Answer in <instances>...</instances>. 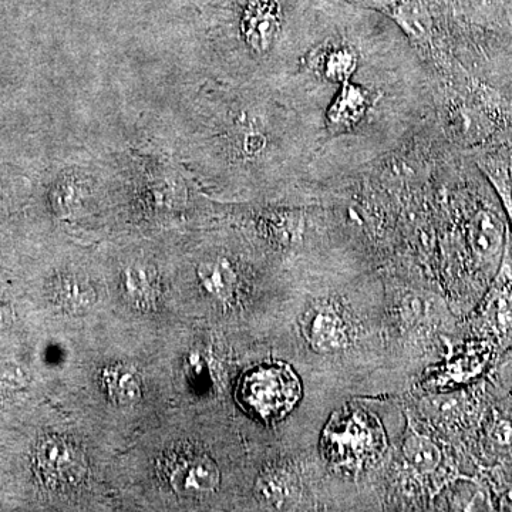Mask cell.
Instances as JSON below:
<instances>
[{
  "label": "cell",
  "mask_w": 512,
  "mask_h": 512,
  "mask_svg": "<svg viewBox=\"0 0 512 512\" xmlns=\"http://www.w3.org/2000/svg\"><path fill=\"white\" fill-rule=\"evenodd\" d=\"M384 15L419 46H431L434 36L433 0H396Z\"/></svg>",
  "instance_id": "9c48e42d"
},
{
  "label": "cell",
  "mask_w": 512,
  "mask_h": 512,
  "mask_svg": "<svg viewBox=\"0 0 512 512\" xmlns=\"http://www.w3.org/2000/svg\"><path fill=\"white\" fill-rule=\"evenodd\" d=\"M306 67L320 79L343 84L352 79L359 64L357 50L343 40H328L306 55Z\"/></svg>",
  "instance_id": "8992f818"
},
{
  "label": "cell",
  "mask_w": 512,
  "mask_h": 512,
  "mask_svg": "<svg viewBox=\"0 0 512 512\" xmlns=\"http://www.w3.org/2000/svg\"><path fill=\"white\" fill-rule=\"evenodd\" d=\"M500 222L491 212L480 211L470 225L471 247L481 258L493 259L501 249Z\"/></svg>",
  "instance_id": "4fadbf2b"
},
{
  "label": "cell",
  "mask_w": 512,
  "mask_h": 512,
  "mask_svg": "<svg viewBox=\"0 0 512 512\" xmlns=\"http://www.w3.org/2000/svg\"><path fill=\"white\" fill-rule=\"evenodd\" d=\"M18 329V311L15 299L0 286V356L9 355V346L15 342Z\"/></svg>",
  "instance_id": "9a60e30c"
},
{
  "label": "cell",
  "mask_w": 512,
  "mask_h": 512,
  "mask_svg": "<svg viewBox=\"0 0 512 512\" xmlns=\"http://www.w3.org/2000/svg\"><path fill=\"white\" fill-rule=\"evenodd\" d=\"M40 299L53 311L76 312L87 308L93 301L92 288L76 278V275L53 272L45 276L39 286Z\"/></svg>",
  "instance_id": "ba28073f"
},
{
  "label": "cell",
  "mask_w": 512,
  "mask_h": 512,
  "mask_svg": "<svg viewBox=\"0 0 512 512\" xmlns=\"http://www.w3.org/2000/svg\"><path fill=\"white\" fill-rule=\"evenodd\" d=\"M497 113L484 94H463L448 101L446 124L448 136L461 146H478L493 136Z\"/></svg>",
  "instance_id": "3957f363"
},
{
  "label": "cell",
  "mask_w": 512,
  "mask_h": 512,
  "mask_svg": "<svg viewBox=\"0 0 512 512\" xmlns=\"http://www.w3.org/2000/svg\"><path fill=\"white\" fill-rule=\"evenodd\" d=\"M20 470L29 490L42 497L69 490L79 483L86 473V460L73 441L45 431L32 436L20 456Z\"/></svg>",
  "instance_id": "6da1fadb"
},
{
  "label": "cell",
  "mask_w": 512,
  "mask_h": 512,
  "mask_svg": "<svg viewBox=\"0 0 512 512\" xmlns=\"http://www.w3.org/2000/svg\"><path fill=\"white\" fill-rule=\"evenodd\" d=\"M302 332L306 342L318 353H335L349 343L345 320L329 303H319L305 313Z\"/></svg>",
  "instance_id": "277c9868"
},
{
  "label": "cell",
  "mask_w": 512,
  "mask_h": 512,
  "mask_svg": "<svg viewBox=\"0 0 512 512\" xmlns=\"http://www.w3.org/2000/svg\"><path fill=\"white\" fill-rule=\"evenodd\" d=\"M298 380L284 366H261L242 379L239 400L262 419H276L298 399Z\"/></svg>",
  "instance_id": "7a4b0ae2"
},
{
  "label": "cell",
  "mask_w": 512,
  "mask_h": 512,
  "mask_svg": "<svg viewBox=\"0 0 512 512\" xmlns=\"http://www.w3.org/2000/svg\"><path fill=\"white\" fill-rule=\"evenodd\" d=\"M25 200V175L12 165L0 164V228L15 217Z\"/></svg>",
  "instance_id": "7c38bea8"
},
{
  "label": "cell",
  "mask_w": 512,
  "mask_h": 512,
  "mask_svg": "<svg viewBox=\"0 0 512 512\" xmlns=\"http://www.w3.org/2000/svg\"><path fill=\"white\" fill-rule=\"evenodd\" d=\"M282 8L279 0H247L242 9L241 30L256 52L265 53L275 45L281 32Z\"/></svg>",
  "instance_id": "5b68a950"
},
{
  "label": "cell",
  "mask_w": 512,
  "mask_h": 512,
  "mask_svg": "<svg viewBox=\"0 0 512 512\" xmlns=\"http://www.w3.org/2000/svg\"><path fill=\"white\" fill-rule=\"evenodd\" d=\"M170 481L177 493L194 497L215 491L220 484V471L208 457L188 456L175 464Z\"/></svg>",
  "instance_id": "30bf717a"
},
{
  "label": "cell",
  "mask_w": 512,
  "mask_h": 512,
  "mask_svg": "<svg viewBox=\"0 0 512 512\" xmlns=\"http://www.w3.org/2000/svg\"><path fill=\"white\" fill-rule=\"evenodd\" d=\"M259 494L269 504L285 505L295 495V484L286 474H269L259 483Z\"/></svg>",
  "instance_id": "2e32d148"
},
{
  "label": "cell",
  "mask_w": 512,
  "mask_h": 512,
  "mask_svg": "<svg viewBox=\"0 0 512 512\" xmlns=\"http://www.w3.org/2000/svg\"><path fill=\"white\" fill-rule=\"evenodd\" d=\"M375 103L373 94L365 87L350 82L340 84L338 96L330 104L326 113V124L333 136L355 130Z\"/></svg>",
  "instance_id": "52a82bcc"
},
{
  "label": "cell",
  "mask_w": 512,
  "mask_h": 512,
  "mask_svg": "<svg viewBox=\"0 0 512 512\" xmlns=\"http://www.w3.org/2000/svg\"><path fill=\"white\" fill-rule=\"evenodd\" d=\"M107 386L120 402H131L140 393V380L128 369H114L107 373Z\"/></svg>",
  "instance_id": "e0dca14e"
},
{
  "label": "cell",
  "mask_w": 512,
  "mask_h": 512,
  "mask_svg": "<svg viewBox=\"0 0 512 512\" xmlns=\"http://www.w3.org/2000/svg\"><path fill=\"white\" fill-rule=\"evenodd\" d=\"M481 173L493 185L498 198L503 202L512 227V153L507 150L490 151L477 158Z\"/></svg>",
  "instance_id": "8fae6325"
},
{
  "label": "cell",
  "mask_w": 512,
  "mask_h": 512,
  "mask_svg": "<svg viewBox=\"0 0 512 512\" xmlns=\"http://www.w3.org/2000/svg\"><path fill=\"white\" fill-rule=\"evenodd\" d=\"M403 456L414 471L429 474L441 463V451L434 441L417 433H410L403 444Z\"/></svg>",
  "instance_id": "5bb4252c"
},
{
  "label": "cell",
  "mask_w": 512,
  "mask_h": 512,
  "mask_svg": "<svg viewBox=\"0 0 512 512\" xmlns=\"http://www.w3.org/2000/svg\"><path fill=\"white\" fill-rule=\"evenodd\" d=\"M5 495L2 493V488H0V510H3L5 508Z\"/></svg>",
  "instance_id": "7402d4cb"
},
{
  "label": "cell",
  "mask_w": 512,
  "mask_h": 512,
  "mask_svg": "<svg viewBox=\"0 0 512 512\" xmlns=\"http://www.w3.org/2000/svg\"><path fill=\"white\" fill-rule=\"evenodd\" d=\"M512 285L510 281L503 282L500 291L495 295L491 311L494 323L501 332L512 328Z\"/></svg>",
  "instance_id": "d6986e66"
},
{
  "label": "cell",
  "mask_w": 512,
  "mask_h": 512,
  "mask_svg": "<svg viewBox=\"0 0 512 512\" xmlns=\"http://www.w3.org/2000/svg\"><path fill=\"white\" fill-rule=\"evenodd\" d=\"M126 289L134 299L150 298L153 293V281L147 271L130 269L126 275Z\"/></svg>",
  "instance_id": "ffe728a7"
},
{
  "label": "cell",
  "mask_w": 512,
  "mask_h": 512,
  "mask_svg": "<svg viewBox=\"0 0 512 512\" xmlns=\"http://www.w3.org/2000/svg\"><path fill=\"white\" fill-rule=\"evenodd\" d=\"M504 505H505V507H507V508H505V510L512 511V490L510 491V493L505 494Z\"/></svg>",
  "instance_id": "44dd1931"
},
{
  "label": "cell",
  "mask_w": 512,
  "mask_h": 512,
  "mask_svg": "<svg viewBox=\"0 0 512 512\" xmlns=\"http://www.w3.org/2000/svg\"><path fill=\"white\" fill-rule=\"evenodd\" d=\"M202 282L207 286L208 291L225 298L234 288L235 276L228 264L217 262L204 269Z\"/></svg>",
  "instance_id": "ac0fdd59"
}]
</instances>
